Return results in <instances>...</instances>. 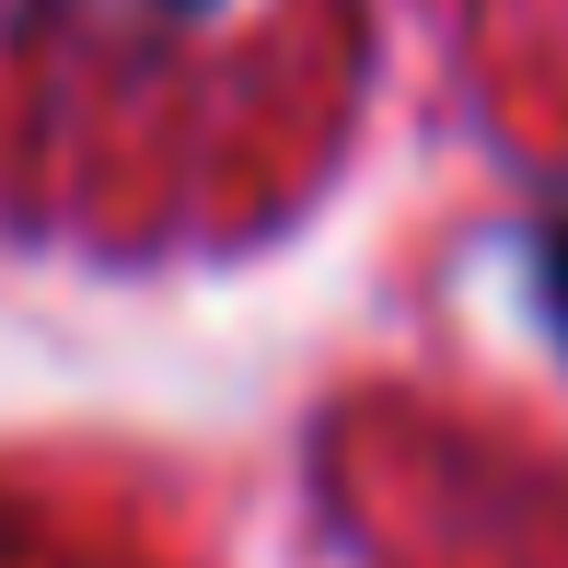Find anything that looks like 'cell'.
<instances>
[{
  "label": "cell",
  "instance_id": "6da1fadb",
  "mask_svg": "<svg viewBox=\"0 0 568 568\" xmlns=\"http://www.w3.org/2000/svg\"><path fill=\"white\" fill-rule=\"evenodd\" d=\"M82 12H140V23H163V12H210V0H82Z\"/></svg>",
  "mask_w": 568,
  "mask_h": 568
}]
</instances>
